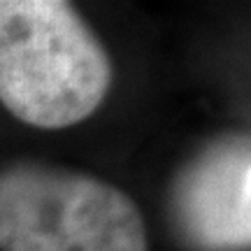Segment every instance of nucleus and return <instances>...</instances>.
Wrapping results in <instances>:
<instances>
[{"mask_svg": "<svg viewBox=\"0 0 251 251\" xmlns=\"http://www.w3.org/2000/svg\"><path fill=\"white\" fill-rule=\"evenodd\" d=\"M168 214L186 249L249 251V135L224 133L202 144L172 177Z\"/></svg>", "mask_w": 251, "mask_h": 251, "instance_id": "nucleus-3", "label": "nucleus"}, {"mask_svg": "<svg viewBox=\"0 0 251 251\" xmlns=\"http://www.w3.org/2000/svg\"><path fill=\"white\" fill-rule=\"evenodd\" d=\"M0 251H149L135 200L109 181L42 161L0 168Z\"/></svg>", "mask_w": 251, "mask_h": 251, "instance_id": "nucleus-2", "label": "nucleus"}, {"mask_svg": "<svg viewBox=\"0 0 251 251\" xmlns=\"http://www.w3.org/2000/svg\"><path fill=\"white\" fill-rule=\"evenodd\" d=\"M105 45L65 0H0V102L35 128L61 130L107 98Z\"/></svg>", "mask_w": 251, "mask_h": 251, "instance_id": "nucleus-1", "label": "nucleus"}]
</instances>
